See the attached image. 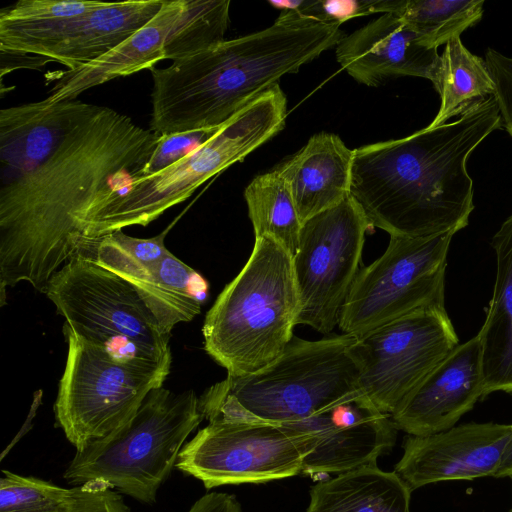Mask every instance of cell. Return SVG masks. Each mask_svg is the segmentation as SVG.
<instances>
[{"label": "cell", "instance_id": "obj_1", "mask_svg": "<svg viewBox=\"0 0 512 512\" xmlns=\"http://www.w3.org/2000/svg\"><path fill=\"white\" fill-rule=\"evenodd\" d=\"M159 137L109 107L79 125L35 171L0 188V284L45 293L76 253L81 224L123 173L142 167Z\"/></svg>", "mask_w": 512, "mask_h": 512}, {"label": "cell", "instance_id": "obj_2", "mask_svg": "<svg viewBox=\"0 0 512 512\" xmlns=\"http://www.w3.org/2000/svg\"><path fill=\"white\" fill-rule=\"evenodd\" d=\"M501 126L491 96L452 122L355 149L350 195L390 236L455 234L474 209L467 160Z\"/></svg>", "mask_w": 512, "mask_h": 512}, {"label": "cell", "instance_id": "obj_3", "mask_svg": "<svg viewBox=\"0 0 512 512\" xmlns=\"http://www.w3.org/2000/svg\"><path fill=\"white\" fill-rule=\"evenodd\" d=\"M345 37L337 23L282 11L269 27L150 70V130L165 136L220 127Z\"/></svg>", "mask_w": 512, "mask_h": 512}, {"label": "cell", "instance_id": "obj_4", "mask_svg": "<svg viewBox=\"0 0 512 512\" xmlns=\"http://www.w3.org/2000/svg\"><path fill=\"white\" fill-rule=\"evenodd\" d=\"M356 337L320 340L293 336L282 354L263 369L229 376L199 398L209 421L292 424L358 393V367L350 348Z\"/></svg>", "mask_w": 512, "mask_h": 512}, {"label": "cell", "instance_id": "obj_5", "mask_svg": "<svg viewBox=\"0 0 512 512\" xmlns=\"http://www.w3.org/2000/svg\"><path fill=\"white\" fill-rule=\"evenodd\" d=\"M299 311L292 256L270 238H255L248 261L206 314L204 349L229 376L253 374L282 354Z\"/></svg>", "mask_w": 512, "mask_h": 512}, {"label": "cell", "instance_id": "obj_6", "mask_svg": "<svg viewBox=\"0 0 512 512\" xmlns=\"http://www.w3.org/2000/svg\"><path fill=\"white\" fill-rule=\"evenodd\" d=\"M286 114V96L278 84L237 112L186 157L158 173L128 182L119 194L104 197L83 220L82 235L96 238L128 226L148 225L279 133Z\"/></svg>", "mask_w": 512, "mask_h": 512}, {"label": "cell", "instance_id": "obj_7", "mask_svg": "<svg viewBox=\"0 0 512 512\" xmlns=\"http://www.w3.org/2000/svg\"><path fill=\"white\" fill-rule=\"evenodd\" d=\"M193 390L153 389L125 425L75 456L64 472L69 484L100 480L141 502L152 504L176 467L188 436L202 422Z\"/></svg>", "mask_w": 512, "mask_h": 512}, {"label": "cell", "instance_id": "obj_8", "mask_svg": "<svg viewBox=\"0 0 512 512\" xmlns=\"http://www.w3.org/2000/svg\"><path fill=\"white\" fill-rule=\"evenodd\" d=\"M68 354L54 405L57 425L81 450L130 421L162 387L171 363L119 355L64 328Z\"/></svg>", "mask_w": 512, "mask_h": 512}, {"label": "cell", "instance_id": "obj_9", "mask_svg": "<svg viewBox=\"0 0 512 512\" xmlns=\"http://www.w3.org/2000/svg\"><path fill=\"white\" fill-rule=\"evenodd\" d=\"M45 294L64 328L80 338L119 355L171 363L170 334L126 280L96 261L75 253Z\"/></svg>", "mask_w": 512, "mask_h": 512}, {"label": "cell", "instance_id": "obj_10", "mask_svg": "<svg viewBox=\"0 0 512 512\" xmlns=\"http://www.w3.org/2000/svg\"><path fill=\"white\" fill-rule=\"evenodd\" d=\"M453 235L390 236L385 252L361 268L352 284L338 323L343 334L360 337L413 312L445 307Z\"/></svg>", "mask_w": 512, "mask_h": 512}, {"label": "cell", "instance_id": "obj_11", "mask_svg": "<svg viewBox=\"0 0 512 512\" xmlns=\"http://www.w3.org/2000/svg\"><path fill=\"white\" fill-rule=\"evenodd\" d=\"M310 434L287 425L213 420L186 442L176 468L206 489L265 483L301 474Z\"/></svg>", "mask_w": 512, "mask_h": 512}, {"label": "cell", "instance_id": "obj_12", "mask_svg": "<svg viewBox=\"0 0 512 512\" xmlns=\"http://www.w3.org/2000/svg\"><path fill=\"white\" fill-rule=\"evenodd\" d=\"M371 228L351 195L302 224L292 257L300 300L297 325H308L324 334L338 325Z\"/></svg>", "mask_w": 512, "mask_h": 512}, {"label": "cell", "instance_id": "obj_13", "mask_svg": "<svg viewBox=\"0 0 512 512\" xmlns=\"http://www.w3.org/2000/svg\"><path fill=\"white\" fill-rule=\"evenodd\" d=\"M458 345L445 307L413 312L356 337L350 352L359 390L391 415Z\"/></svg>", "mask_w": 512, "mask_h": 512}, {"label": "cell", "instance_id": "obj_14", "mask_svg": "<svg viewBox=\"0 0 512 512\" xmlns=\"http://www.w3.org/2000/svg\"><path fill=\"white\" fill-rule=\"evenodd\" d=\"M287 425L310 434L313 450L304 459L301 474H341L376 464L391 450L397 427L361 391L300 422Z\"/></svg>", "mask_w": 512, "mask_h": 512}, {"label": "cell", "instance_id": "obj_15", "mask_svg": "<svg viewBox=\"0 0 512 512\" xmlns=\"http://www.w3.org/2000/svg\"><path fill=\"white\" fill-rule=\"evenodd\" d=\"M512 436V424L467 423L405 439L395 472L411 491L453 480L495 475Z\"/></svg>", "mask_w": 512, "mask_h": 512}, {"label": "cell", "instance_id": "obj_16", "mask_svg": "<svg viewBox=\"0 0 512 512\" xmlns=\"http://www.w3.org/2000/svg\"><path fill=\"white\" fill-rule=\"evenodd\" d=\"M76 247V253L126 280L168 334L176 324L191 321L206 302L208 282L170 251L157 263L147 266L130 257L109 235L83 236Z\"/></svg>", "mask_w": 512, "mask_h": 512}, {"label": "cell", "instance_id": "obj_17", "mask_svg": "<svg viewBox=\"0 0 512 512\" xmlns=\"http://www.w3.org/2000/svg\"><path fill=\"white\" fill-rule=\"evenodd\" d=\"M484 397L481 348L476 336L458 345L391 414L398 430L424 436L445 431Z\"/></svg>", "mask_w": 512, "mask_h": 512}, {"label": "cell", "instance_id": "obj_18", "mask_svg": "<svg viewBox=\"0 0 512 512\" xmlns=\"http://www.w3.org/2000/svg\"><path fill=\"white\" fill-rule=\"evenodd\" d=\"M101 106L78 99L47 98L0 111L1 187L35 171Z\"/></svg>", "mask_w": 512, "mask_h": 512}, {"label": "cell", "instance_id": "obj_19", "mask_svg": "<svg viewBox=\"0 0 512 512\" xmlns=\"http://www.w3.org/2000/svg\"><path fill=\"white\" fill-rule=\"evenodd\" d=\"M336 58L356 81L377 86L385 79L415 76L435 81L440 55L399 16L385 13L346 36Z\"/></svg>", "mask_w": 512, "mask_h": 512}, {"label": "cell", "instance_id": "obj_20", "mask_svg": "<svg viewBox=\"0 0 512 512\" xmlns=\"http://www.w3.org/2000/svg\"><path fill=\"white\" fill-rule=\"evenodd\" d=\"M185 5L186 0H165L155 16L119 46L76 70L61 71L47 99H76L114 78L151 69L161 60H173L174 36Z\"/></svg>", "mask_w": 512, "mask_h": 512}, {"label": "cell", "instance_id": "obj_21", "mask_svg": "<svg viewBox=\"0 0 512 512\" xmlns=\"http://www.w3.org/2000/svg\"><path fill=\"white\" fill-rule=\"evenodd\" d=\"M353 155L339 136L321 132L274 169L289 188L302 224L350 196Z\"/></svg>", "mask_w": 512, "mask_h": 512}, {"label": "cell", "instance_id": "obj_22", "mask_svg": "<svg viewBox=\"0 0 512 512\" xmlns=\"http://www.w3.org/2000/svg\"><path fill=\"white\" fill-rule=\"evenodd\" d=\"M496 277L483 326L477 334L481 348L484 396L512 394V215L491 241Z\"/></svg>", "mask_w": 512, "mask_h": 512}, {"label": "cell", "instance_id": "obj_23", "mask_svg": "<svg viewBox=\"0 0 512 512\" xmlns=\"http://www.w3.org/2000/svg\"><path fill=\"white\" fill-rule=\"evenodd\" d=\"M165 0L101 2L79 17L62 43L49 55L68 70H76L104 56L149 22Z\"/></svg>", "mask_w": 512, "mask_h": 512}, {"label": "cell", "instance_id": "obj_24", "mask_svg": "<svg viewBox=\"0 0 512 512\" xmlns=\"http://www.w3.org/2000/svg\"><path fill=\"white\" fill-rule=\"evenodd\" d=\"M101 1L20 0L0 11V52L48 59L71 25Z\"/></svg>", "mask_w": 512, "mask_h": 512}, {"label": "cell", "instance_id": "obj_25", "mask_svg": "<svg viewBox=\"0 0 512 512\" xmlns=\"http://www.w3.org/2000/svg\"><path fill=\"white\" fill-rule=\"evenodd\" d=\"M410 498V488L396 472L373 464L313 485L305 512H411Z\"/></svg>", "mask_w": 512, "mask_h": 512}, {"label": "cell", "instance_id": "obj_26", "mask_svg": "<svg viewBox=\"0 0 512 512\" xmlns=\"http://www.w3.org/2000/svg\"><path fill=\"white\" fill-rule=\"evenodd\" d=\"M433 85L441 103L430 127L448 123L451 118L469 112L495 93L485 59L471 53L460 37L446 43Z\"/></svg>", "mask_w": 512, "mask_h": 512}, {"label": "cell", "instance_id": "obj_27", "mask_svg": "<svg viewBox=\"0 0 512 512\" xmlns=\"http://www.w3.org/2000/svg\"><path fill=\"white\" fill-rule=\"evenodd\" d=\"M483 0H377V13L402 18L431 48L446 44L481 20Z\"/></svg>", "mask_w": 512, "mask_h": 512}, {"label": "cell", "instance_id": "obj_28", "mask_svg": "<svg viewBox=\"0 0 512 512\" xmlns=\"http://www.w3.org/2000/svg\"><path fill=\"white\" fill-rule=\"evenodd\" d=\"M244 197L255 238H270L293 257L302 223L283 178L275 170L258 175L245 188Z\"/></svg>", "mask_w": 512, "mask_h": 512}, {"label": "cell", "instance_id": "obj_29", "mask_svg": "<svg viewBox=\"0 0 512 512\" xmlns=\"http://www.w3.org/2000/svg\"><path fill=\"white\" fill-rule=\"evenodd\" d=\"M83 486L64 488L33 476L2 470L0 512H75Z\"/></svg>", "mask_w": 512, "mask_h": 512}, {"label": "cell", "instance_id": "obj_30", "mask_svg": "<svg viewBox=\"0 0 512 512\" xmlns=\"http://www.w3.org/2000/svg\"><path fill=\"white\" fill-rule=\"evenodd\" d=\"M220 127L160 136L147 162L130 174L129 182L151 176L186 157L210 140Z\"/></svg>", "mask_w": 512, "mask_h": 512}, {"label": "cell", "instance_id": "obj_31", "mask_svg": "<svg viewBox=\"0 0 512 512\" xmlns=\"http://www.w3.org/2000/svg\"><path fill=\"white\" fill-rule=\"evenodd\" d=\"M269 4L281 12H295L320 22L339 25L351 18L377 13L376 0L269 1Z\"/></svg>", "mask_w": 512, "mask_h": 512}, {"label": "cell", "instance_id": "obj_32", "mask_svg": "<svg viewBox=\"0 0 512 512\" xmlns=\"http://www.w3.org/2000/svg\"><path fill=\"white\" fill-rule=\"evenodd\" d=\"M484 59L494 81L502 126L512 137V58L488 48Z\"/></svg>", "mask_w": 512, "mask_h": 512}, {"label": "cell", "instance_id": "obj_33", "mask_svg": "<svg viewBox=\"0 0 512 512\" xmlns=\"http://www.w3.org/2000/svg\"><path fill=\"white\" fill-rule=\"evenodd\" d=\"M166 233L167 230L152 238H135L118 230L107 235L134 260L149 266L169 253L164 245Z\"/></svg>", "mask_w": 512, "mask_h": 512}, {"label": "cell", "instance_id": "obj_34", "mask_svg": "<svg viewBox=\"0 0 512 512\" xmlns=\"http://www.w3.org/2000/svg\"><path fill=\"white\" fill-rule=\"evenodd\" d=\"M75 512H131L123 497L100 480L88 481Z\"/></svg>", "mask_w": 512, "mask_h": 512}, {"label": "cell", "instance_id": "obj_35", "mask_svg": "<svg viewBox=\"0 0 512 512\" xmlns=\"http://www.w3.org/2000/svg\"><path fill=\"white\" fill-rule=\"evenodd\" d=\"M187 512H242L234 495L220 492L205 494Z\"/></svg>", "mask_w": 512, "mask_h": 512}, {"label": "cell", "instance_id": "obj_36", "mask_svg": "<svg viewBox=\"0 0 512 512\" xmlns=\"http://www.w3.org/2000/svg\"><path fill=\"white\" fill-rule=\"evenodd\" d=\"M494 477H512V436L505 448L499 467Z\"/></svg>", "mask_w": 512, "mask_h": 512}, {"label": "cell", "instance_id": "obj_37", "mask_svg": "<svg viewBox=\"0 0 512 512\" xmlns=\"http://www.w3.org/2000/svg\"><path fill=\"white\" fill-rule=\"evenodd\" d=\"M511 479H512V477H511ZM510 512H512V508H511Z\"/></svg>", "mask_w": 512, "mask_h": 512}]
</instances>
